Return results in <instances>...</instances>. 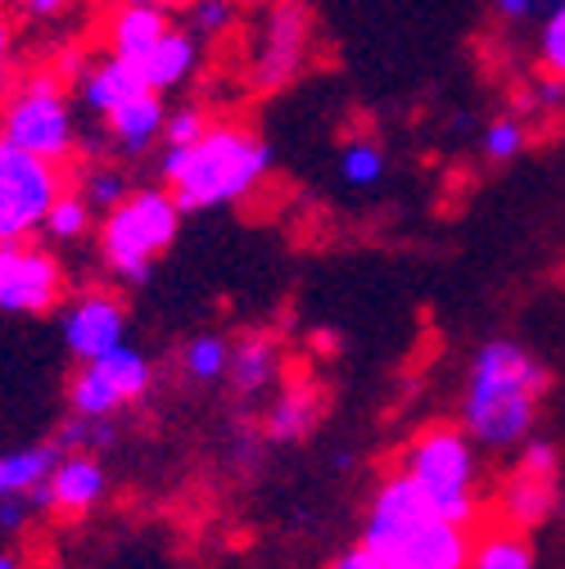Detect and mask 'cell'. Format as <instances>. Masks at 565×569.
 I'll use <instances>...</instances> for the list:
<instances>
[{"label": "cell", "mask_w": 565, "mask_h": 569, "mask_svg": "<svg viewBox=\"0 0 565 569\" xmlns=\"http://www.w3.org/2000/svg\"><path fill=\"white\" fill-rule=\"evenodd\" d=\"M271 168V146L245 127H208L190 146H168L163 177L181 212H204L245 199Z\"/></svg>", "instance_id": "3957f363"}, {"label": "cell", "mask_w": 565, "mask_h": 569, "mask_svg": "<svg viewBox=\"0 0 565 569\" xmlns=\"http://www.w3.org/2000/svg\"><path fill=\"white\" fill-rule=\"evenodd\" d=\"M0 136H6L10 146L41 154L50 163L73 154L78 127H73V113H68L59 78H50V73L28 78L14 91V100H6V109H0Z\"/></svg>", "instance_id": "52a82bcc"}, {"label": "cell", "mask_w": 565, "mask_h": 569, "mask_svg": "<svg viewBox=\"0 0 565 569\" xmlns=\"http://www.w3.org/2000/svg\"><path fill=\"white\" fill-rule=\"evenodd\" d=\"M538 50H543V63L552 68V73H561V78H565V0L552 10V19H547V28H543Z\"/></svg>", "instance_id": "f1b7e54d"}, {"label": "cell", "mask_w": 565, "mask_h": 569, "mask_svg": "<svg viewBox=\"0 0 565 569\" xmlns=\"http://www.w3.org/2000/svg\"><path fill=\"white\" fill-rule=\"evenodd\" d=\"M10 54V23H6V14H0V59Z\"/></svg>", "instance_id": "d590c367"}, {"label": "cell", "mask_w": 565, "mask_h": 569, "mask_svg": "<svg viewBox=\"0 0 565 569\" xmlns=\"http://www.w3.org/2000/svg\"><path fill=\"white\" fill-rule=\"evenodd\" d=\"M295 63H299V23H295V14L286 10V14H280V23L271 28V50L262 54V82L286 78Z\"/></svg>", "instance_id": "7402d4cb"}, {"label": "cell", "mask_w": 565, "mask_h": 569, "mask_svg": "<svg viewBox=\"0 0 565 569\" xmlns=\"http://www.w3.org/2000/svg\"><path fill=\"white\" fill-rule=\"evenodd\" d=\"M82 186H87V203L91 208H118L131 190H127V181H122V172H113V168H87V177H82Z\"/></svg>", "instance_id": "484cf974"}, {"label": "cell", "mask_w": 565, "mask_h": 569, "mask_svg": "<svg viewBox=\"0 0 565 569\" xmlns=\"http://www.w3.org/2000/svg\"><path fill=\"white\" fill-rule=\"evenodd\" d=\"M525 150V127L516 118H498L493 127H484V154L493 163H512Z\"/></svg>", "instance_id": "d4e9b609"}, {"label": "cell", "mask_w": 565, "mask_h": 569, "mask_svg": "<svg viewBox=\"0 0 565 569\" xmlns=\"http://www.w3.org/2000/svg\"><path fill=\"white\" fill-rule=\"evenodd\" d=\"M168 28H172V23H168V14H163L159 0H136V6H122V10L113 14V23H109V46H113V54L146 59V54L163 41Z\"/></svg>", "instance_id": "7c38bea8"}, {"label": "cell", "mask_w": 565, "mask_h": 569, "mask_svg": "<svg viewBox=\"0 0 565 569\" xmlns=\"http://www.w3.org/2000/svg\"><path fill=\"white\" fill-rule=\"evenodd\" d=\"M534 96H538V104H561V100H565V78L547 68V78H538Z\"/></svg>", "instance_id": "d6a6232c"}, {"label": "cell", "mask_w": 565, "mask_h": 569, "mask_svg": "<svg viewBox=\"0 0 565 569\" xmlns=\"http://www.w3.org/2000/svg\"><path fill=\"white\" fill-rule=\"evenodd\" d=\"M91 203L82 199V194H59L54 199V208H50V218H46V231H50V240H78V236H87V227H91Z\"/></svg>", "instance_id": "cb8c5ba5"}, {"label": "cell", "mask_w": 565, "mask_h": 569, "mask_svg": "<svg viewBox=\"0 0 565 569\" xmlns=\"http://www.w3.org/2000/svg\"><path fill=\"white\" fill-rule=\"evenodd\" d=\"M529 10H534V0H498V14L512 19V23H521Z\"/></svg>", "instance_id": "836d02e7"}, {"label": "cell", "mask_w": 565, "mask_h": 569, "mask_svg": "<svg viewBox=\"0 0 565 569\" xmlns=\"http://www.w3.org/2000/svg\"><path fill=\"white\" fill-rule=\"evenodd\" d=\"M140 68H146L150 91H172L199 68V41L190 32H181V28H168L163 41L140 59Z\"/></svg>", "instance_id": "4fadbf2b"}, {"label": "cell", "mask_w": 565, "mask_h": 569, "mask_svg": "<svg viewBox=\"0 0 565 569\" xmlns=\"http://www.w3.org/2000/svg\"><path fill=\"white\" fill-rule=\"evenodd\" d=\"M63 271L46 249L32 244H0V312L37 317L59 303Z\"/></svg>", "instance_id": "ba28073f"}, {"label": "cell", "mask_w": 565, "mask_h": 569, "mask_svg": "<svg viewBox=\"0 0 565 569\" xmlns=\"http://www.w3.org/2000/svg\"><path fill=\"white\" fill-rule=\"evenodd\" d=\"M547 389V371L512 339H493L475 352L462 398L466 435L484 448H512L529 435L534 407Z\"/></svg>", "instance_id": "7a4b0ae2"}, {"label": "cell", "mask_w": 565, "mask_h": 569, "mask_svg": "<svg viewBox=\"0 0 565 569\" xmlns=\"http://www.w3.org/2000/svg\"><path fill=\"white\" fill-rule=\"evenodd\" d=\"M276 362H280L276 358V339H267V335H249V339L231 343V380H236L240 393L267 389L271 376H276Z\"/></svg>", "instance_id": "d6986e66"}, {"label": "cell", "mask_w": 565, "mask_h": 569, "mask_svg": "<svg viewBox=\"0 0 565 569\" xmlns=\"http://www.w3.org/2000/svg\"><path fill=\"white\" fill-rule=\"evenodd\" d=\"M6 100H10V73L0 68V109H6Z\"/></svg>", "instance_id": "74e56055"}, {"label": "cell", "mask_w": 565, "mask_h": 569, "mask_svg": "<svg viewBox=\"0 0 565 569\" xmlns=\"http://www.w3.org/2000/svg\"><path fill=\"white\" fill-rule=\"evenodd\" d=\"M0 569H23V560H19V551H0Z\"/></svg>", "instance_id": "8d00e7d4"}, {"label": "cell", "mask_w": 565, "mask_h": 569, "mask_svg": "<svg viewBox=\"0 0 565 569\" xmlns=\"http://www.w3.org/2000/svg\"><path fill=\"white\" fill-rule=\"evenodd\" d=\"M181 231V203L172 190H136L118 208H109V218L100 227V253L113 280L122 284H146L150 267L159 253Z\"/></svg>", "instance_id": "277c9868"}, {"label": "cell", "mask_w": 565, "mask_h": 569, "mask_svg": "<svg viewBox=\"0 0 565 569\" xmlns=\"http://www.w3.org/2000/svg\"><path fill=\"white\" fill-rule=\"evenodd\" d=\"M181 367L190 380L199 385H214L231 371V343L222 335H195L186 348H181Z\"/></svg>", "instance_id": "44dd1931"}, {"label": "cell", "mask_w": 565, "mask_h": 569, "mask_svg": "<svg viewBox=\"0 0 565 569\" xmlns=\"http://www.w3.org/2000/svg\"><path fill=\"white\" fill-rule=\"evenodd\" d=\"M54 466H59V443L0 452V497H32L41 483H50Z\"/></svg>", "instance_id": "9a60e30c"}, {"label": "cell", "mask_w": 565, "mask_h": 569, "mask_svg": "<svg viewBox=\"0 0 565 569\" xmlns=\"http://www.w3.org/2000/svg\"><path fill=\"white\" fill-rule=\"evenodd\" d=\"M552 507H556V483H552V475L521 470V475L507 483V492H503V511H507V520H512L516 529L543 525V520L552 516Z\"/></svg>", "instance_id": "2e32d148"}, {"label": "cell", "mask_w": 565, "mask_h": 569, "mask_svg": "<svg viewBox=\"0 0 565 569\" xmlns=\"http://www.w3.org/2000/svg\"><path fill=\"white\" fill-rule=\"evenodd\" d=\"M118 6H136V0H118Z\"/></svg>", "instance_id": "f35d334b"}, {"label": "cell", "mask_w": 565, "mask_h": 569, "mask_svg": "<svg viewBox=\"0 0 565 569\" xmlns=\"http://www.w3.org/2000/svg\"><path fill=\"white\" fill-rule=\"evenodd\" d=\"M105 488H109V479L96 457H87V452L59 457V466L50 475V507L63 516H87L91 507H100Z\"/></svg>", "instance_id": "30bf717a"}, {"label": "cell", "mask_w": 565, "mask_h": 569, "mask_svg": "<svg viewBox=\"0 0 565 569\" xmlns=\"http://www.w3.org/2000/svg\"><path fill=\"white\" fill-rule=\"evenodd\" d=\"M317 416H321V393H317L313 385H295V389H286V393L271 402V411H267V435H271L276 443H295V439H304V435L313 430Z\"/></svg>", "instance_id": "e0dca14e"}, {"label": "cell", "mask_w": 565, "mask_h": 569, "mask_svg": "<svg viewBox=\"0 0 565 569\" xmlns=\"http://www.w3.org/2000/svg\"><path fill=\"white\" fill-rule=\"evenodd\" d=\"M363 542L389 569H470V551H475L470 533L444 520L430 502V492L407 470L380 479Z\"/></svg>", "instance_id": "6da1fadb"}, {"label": "cell", "mask_w": 565, "mask_h": 569, "mask_svg": "<svg viewBox=\"0 0 565 569\" xmlns=\"http://www.w3.org/2000/svg\"><path fill=\"white\" fill-rule=\"evenodd\" d=\"M159 6H177V0H159Z\"/></svg>", "instance_id": "ab89813d"}, {"label": "cell", "mask_w": 565, "mask_h": 569, "mask_svg": "<svg viewBox=\"0 0 565 569\" xmlns=\"http://www.w3.org/2000/svg\"><path fill=\"white\" fill-rule=\"evenodd\" d=\"M330 569H389L367 542H358V547H348V551H339L335 560H330Z\"/></svg>", "instance_id": "f546056e"}, {"label": "cell", "mask_w": 565, "mask_h": 569, "mask_svg": "<svg viewBox=\"0 0 565 569\" xmlns=\"http://www.w3.org/2000/svg\"><path fill=\"white\" fill-rule=\"evenodd\" d=\"M146 91H150L146 68H140V59H127V54H109L100 68H91V73L82 78V100L100 118H109L113 109H122L127 100L146 96Z\"/></svg>", "instance_id": "8fae6325"}, {"label": "cell", "mask_w": 565, "mask_h": 569, "mask_svg": "<svg viewBox=\"0 0 565 569\" xmlns=\"http://www.w3.org/2000/svg\"><path fill=\"white\" fill-rule=\"evenodd\" d=\"M163 91H146V96H136V100H127L122 109H113L105 122H109V136L118 140L122 150H146L150 140H159L163 136V122H168V109H163V100H159Z\"/></svg>", "instance_id": "5bb4252c"}, {"label": "cell", "mask_w": 565, "mask_h": 569, "mask_svg": "<svg viewBox=\"0 0 565 569\" xmlns=\"http://www.w3.org/2000/svg\"><path fill=\"white\" fill-rule=\"evenodd\" d=\"M339 172L348 186H376L385 177V150L376 140H348L339 154Z\"/></svg>", "instance_id": "603a6c76"}, {"label": "cell", "mask_w": 565, "mask_h": 569, "mask_svg": "<svg viewBox=\"0 0 565 569\" xmlns=\"http://www.w3.org/2000/svg\"><path fill=\"white\" fill-rule=\"evenodd\" d=\"M204 131H208V118L195 104L168 113V122H163V140H168V146H190V140H199Z\"/></svg>", "instance_id": "83f0119b"}, {"label": "cell", "mask_w": 565, "mask_h": 569, "mask_svg": "<svg viewBox=\"0 0 565 569\" xmlns=\"http://www.w3.org/2000/svg\"><path fill=\"white\" fill-rule=\"evenodd\" d=\"M68 6V0H23V10L28 14H37V19H50V14H59Z\"/></svg>", "instance_id": "e575fe53"}, {"label": "cell", "mask_w": 565, "mask_h": 569, "mask_svg": "<svg viewBox=\"0 0 565 569\" xmlns=\"http://www.w3.org/2000/svg\"><path fill=\"white\" fill-rule=\"evenodd\" d=\"M470 569H534V551L525 542V533L512 529H493L488 538L475 542L470 551Z\"/></svg>", "instance_id": "ffe728a7"}, {"label": "cell", "mask_w": 565, "mask_h": 569, "mask_svg": "<svg viewBox=\"0 0 565 569\" xmlns=\"http://www.w3.org/2000/svg\"><path fill=\"white\" fill-rule=\"evenodd\" d=\"M59 194V168L0 136V244H23L37 231H46V218Z\"/></svg>", "instance_id": "8992f818"}, {"label": "cell", "mask_w": 565, "mask_h": 569, "mask_svg": "<svg viewBox=\"0 0 565 569\" xmlns=\"http://www.w3.org/2000/svg\"><path fill=\"white\" fill-rule=\"evenodd\" d=\"M63 343L78 362H96L109 348L127 343V308L109 290H87L63 312Z\"/></svg>", "instance_id": "9c48e42d"}, {"label": "cell", "mask_w": 565, "mask_h": 569, "mask_svg": "<svg viewBox=\"0 0 565 569\" xmlns=\"http://www.w3.org/2000/svg\"><path fill=\"white\" fill-rule=\"evenodd\" d=\"M96 367H100V376L113 385V393H118L122 402H140V398L150 393L155 371H150V362H146V352H136L131 343L109 348L105 358H96Z\"/></svg>", "instance_id": "ac0fdd59"}, {"label": "cell", "mask_w": 565, "mask_h": 569, "mask_svg": "<svg viewBox=\"0 0 565 569\" xmlns=\"http://www.w3.org/2000/svg\"><path fill=\"white\" fill-rule=\"evenodd\" d=\"M521 470H534V475H552L556 470V448L547 439H534L525 452H521Z\"/></svg>", "instance_id": "4dcf8cb0"}, {"label": "cell", "mask_w": 565, "mask_h": 569, "mask_svg": "<svg viewBox=\"0 0 565 569\" xmlns=\"http://www.w3.org/2000/svg\"><path fill=\"white\" fill-rule=\"evenodd\" d=\"M236 14H240L236 0H195L190 6V28L214 37V32H227L236 23Z\"/></svg>", "instance_id": "4316f807"}, {"label": "cell", "mask_w": 565, "mask_h": 569, "mask_svg": "<svg viewBox=\"0 0 565 569\" xmlns=\"http://www.w3.org/2000/svg\"><path fill=\"white\" fill-rule=\"evenodd\" d=\"M28 507H32V497H0V529L14 533L28 520Z\"/></svg>", "instance_id": "1f68e13d"}, {"label": "cell", "mask_w": 565, "mask_h": 569, "mask_svg": "<svg viewBox=\"0 0 565 569\" xmlns=\"http://www.w3.org/2000/svg\"><path fill=\"white\" fill-rule=\"evenodd\" d=\"M403 470L430 492V502L444 520L470 529L475 520V439L453 425H430L420 430L407 452H403Z\"/></svg>", "instance_id": "5b68a950"}]
</instances>
